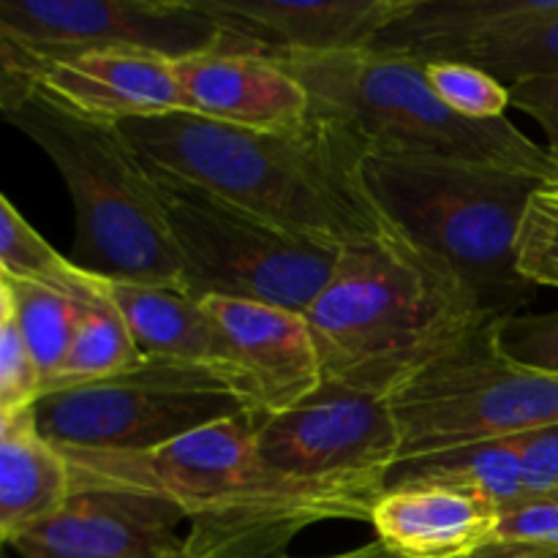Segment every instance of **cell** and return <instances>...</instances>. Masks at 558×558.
<instances>
[{
  "mask_svg": "<svg viewBox=\"0 0 558 558\" xmlns=\"http://www.w3.org/2000/svg\"><path fill=\"white\" fill-rule=\"evenodd\" d=\"M0 38L41 52L145 49L172 63L229 47L196 0H0Z\"/></svg>",
  "mask_w": 558,
  "mask_h": 558,
  "instance_id": "obj_11",
  "label": "cell"
},
{
  "mask_svg": "<svg viewBox=\"0 0 558 558\" xmlns=\"http://www.w3.org/2000/svg\"><path fill=\"white\" fill-rule=\"evenodd\" d=\"M44 379L22 338L14 305L0 289V414L20 412L41 398Z\"/></svg>",
  "mask_w": 558,
  "mask_h": 558,
  "instance_id": "obj_27",
  "label": "cell"
},
{
  "mask_svg": "<svg viewBox=\"0 0 558 558\" xmlns=\"http://www.w3.org/2000/svg\"><path fill=\"white\" fill-rule=\"evenodd\" d=\"M183 112L251 131L298 129L314 112L308 90L276 60L218 49L174 63Z\"/></svg>",
  "mask_w": 558,
  "mask_h": 558,
  "instance_id": "obj_16",
  "label": "cell"
},
{
  "mask_svg": "<svg viewBox=\"0 0 558 558\" xmlns=\"http://www.w3.org/2000/svg\"><path fill=\"white\" fill-rule=\"evenodd\" d=\"M163 558H189V556H185V550H180V554H172V556H163Z\"/></svg>",
  "mask_w": 558,
  "mask_h": 558,
  "instance_id": "obj_34",
  "label": "cell"
},
{
  "mask_svg": "<svg viewBox=\"0 0 558 558\" xmlns=\"http://www.w3.org/2000/svg\"><path fill=\"white\" fill-rule=\"evenodd\" d=\"M109 300L123 314L145 357L216 371L238 396L232 352L205 305L178 289L120 281H109Z\"/></svg>",
  "mask_w": 558,
  "mask_h": 558,
  "instance_id": "obj_18",
  "label": "cell"
},
{
  "mask_svg": "<svg viewBox=\"0 0 558 558\" xmlns=\"http://www.w3.org/2000/svg\"><path fill=\"white\" fill-rule=\"evenodd\" d=\"M365 183L398 234L450 267L490 314L532 294L515 265L518 232L543 180L494 163L368 150Z\"/></svg>",
  "mask_w": 558,
  "mask_h": 558,
  "instance_id": "obj_4",
  "label": "cell"
},
{
  "mask_svg": "<svg viewBox=\"0 0 558 558\" xmlns=\"http://www.w3.org/2000/svg\"><path fill=\"white\" fill-rule=\"evenodd\" d=\"M0 107L47 153L74 199L76 265L107 281L183 292L158 185L120 125L82 118L27 85H0Z\"/></svg>",
  "mask_w": 558,
  "mask_h": 558,
  "instance_id": "obj_3",
  "label": "cell"
},
{
  "mask_svg": "<svg viewBox=\"0 0 558 558\" xmlns=\"http://www.w3.org/2000/svg\"><path fill=\"white\" fill-rule=\"evenodd\" d=\"M510 98L512 107L543 125L548 136V153L558 167V74H539L512 82Z\"/></svg>",
  "mask_w": 558,
  "mask_h": 558,
  "instance_id": "obj_30",
  "label": "cell"
},
{
  "mask_svg": "<svg viewBox=\"0 0 558 558\" xmlns=\"http://www.w3.org/2000/svg\"><path fill=\"white\" fill-rule=\"evenodd\" d=\"M262 417L234 414L136 452H98L58 447L71 469L74 490H129L174 501L189 521L221 510L254 483L256 430Z\"/></svg>",
  "mask_w": 558,
  "mask_h": 558,
  "instance_id": "obj_10",
  "label": "cell"
},
{
  "mask_svg": "<svg viewBox=\"0 0 558 558\" xmlns=\"http://www.w3.org/2000/svg\"><path fill=\"white\" fill-rule=\"evenodd\" d=\"M174 501L129 490H74L63 507L14 539L22 558H163L185 550Z\"/></svg>",
  "mask_w": 558,
  "mask_h": 558,
  "instance_id": "obj_14",
  "label": "cell"
},
{
  "mask_svg": "<svg viewBox=\"0 0 558 558\" xmlns=\"http://www.w3.org/2000/svg\"><path fill=\"white\" fill-rule=\"evenodd\" d=\"M142 363H145V354L136 347L118 305L107 294V298L85 303L74 343L58 374L44 385L41 396L107 381L112 376L140 368Z\"/></svg>",
  "mask_w": 558,
  "mask_h": 558,
  "instance_id": "obj_21",
  "label": "cell"
},
{
  "mask_svg": "<svg viewBox=\"0 0 558 558\" xmlns=\"http://www.w3.org/2000/svg\"><path fill=\"white\" fill-rule=\"evenodd\" d=\"M523 488L526 501L558 494V425L523 434Z\"/></svg>",
  "mask_w": 558,
  "mask_h": 558,
  "instance_id": "obj_31",
  "label": "cell"
},
{
  "mask_svg": "<svg viewBox=\"0 0 558 558\" xmlns=\"http://www.w3.org/2000/svg\"><path fill=\"white\" fill-rule=\"evenodd\" d=\"M305 319L327 381L390 401L505 316L396 232L343 248Z\"/></svg>",
  "mask_w": 558,
  "mask_h": 558,
  "instance_id": "obj_2",
  "label": "cell"
},
{
  "mask_svg": "<svg viewBox=\"0 0 558 558\" xmlns=\"http://www.w3.org/2000/svg\"><path fill=\"white\" fill-rule=\"evenodd\" d=\"M0 270L3 278L52 289L80 303H93L109 294L107 278H98L76 262L60 256L22 213L0 196Z\"/></svg>",
  "mask_w": 558,
  "mask_h": 558,
  "instance_id": "obj_22",
  "label": "cell"
},
{
  "mask_svg": "<svg viewBox=\"0 0 558 558\" xmlns=\"http://www.w3.org/2000/svg\"><path fill=\"white\" fill-rule=\"evenodd\" d=\"M556 183H558V180H556Z\"/></svg>",
  "mask_w": 558,
  "mask_h": 558,
  "instance_id": "obj_36",
  "label": "cell"
},
{
  "mask_svg": "<svg viewBox=\"0 0 558 558\" xmlns=\"http://www.w3.org/2000/svg\"><path fill=\"white\" fill-rule=\"evenodd\" d=\"M283 558H289V556H283ZM319 558H403V556L392 554V550H387L385 545H381L379 539H376V543L363 545V548H357V550H343V554L319 556Z\"/></svg>",
  "mask_w": 558,
  "mask_h": 558,
  "instance_id": "obj_33",
  "label": "cell"
},
{
  "mask_svg": "<svg viewBox=\"0 0 558 558\" xmlns=\"http://www.w3.org/2000/svg\"><path fill=\"white\" fill-rule=\"evenodd\" d=\"M466 63L480 65L505 85L539 74H558V0L490 36Z\"/></svg>",
  "mask_w": 558,
  "mask_h": 558,
  "instance_id": "obj_24",
  "label": "cell"
},
{
  "mask_svg": "<svg viewBox=\"0 0 558 558\" xmlns=\"http://www.w3.org/2000/svg\"><path fill=\"white\" fill-rule=\"evenodd\" d=\"M401 485H452V488L477 490L505 512L507 507L526 501L523 434L398 463L387 488H401Z\"/></svg>",
  "mask_w": 558,
  "mask_h": 558,
  "instance_id": "obj_20",
  "label": "cell"
},
{
  "mask_svg": "<svg viewBox=\"0 0 558 558\" xmlns=\"http://www.w3.org/2000/svg\"><path fill=\"white\" fill-rule=\"evenodd\" d=\"M202 305L227 338L238 396L251 414L276 417L325 385L305 314L232 298H207Z\"/></svg>",
  "mask_w": 558,
  "mask_h": 558,
  "instance_id": "obj_13",
  "label": "cell"
},
{
  "mask_svg": "<svg viewBox=\"0 0 558 558\" xmlns=\"http://www.w3.org/2000/svg\"><path fill=\"white\" fill-rule=\"evenodd\" d=\"M496 543H526L558 548V494L507 507L499 518Z\"/></svg>",
  "mask_w": 558,
  "mask_h": 558,
  "instance_id": "obj_29",
  "label": "cell"
},
{
  "mask_svg": "<svg viewBox=\"0 0 558 558\" xmlns=\"http://www.w3.org/2000/svg\"><path fill=\"white\" fill-rule=\"evenodd\" d=\"M33 409L52 445L98 452L150 450L248 412L216 371L156 357L107 381L49 392Z\"/></svg>",
  "mask_w": 558,
  "mask_h": 558,
  "instance_id": "obj_8",
  "label": "cell"
},
{
  "mask_svg": "<svg viewBox=\"0 0 558 558\" xmlns=\"http://www.w3.org/2000/svg\"><path fill=\"white\" fill-rule=\"evenodd\" d=\"M501 510L452 485L387 488L371 512L376 539L403 558H472L494 543Z\"/></svg>",
  "mask_w": 558,
  "mask_h": 558,
  "instance_id": "obj_17",
  "label": "cell"
},
{
  "mask_svg": "<svg viewBox=\"0 0 558 558\" xmlns=\"http://www.w3.org/2000/svg\"><path fill=\"white\" fill-rule=\"evenodd\" d=\"M0 289L11 298L22 338H25L27 349H31L33 360L38 365V374L47 385L58 374L71 343H74L85 303L52 292V289L11 281V278L3 276H0Z\"/></svg>",
  "mask_w": 558,
  "mask_h": 558,
  "instance_id": "obj_23",
  "label": "cell"
},
{
  "mask_svg": "<svg viewBox=\"0 0 558 558\" xmlns=\"http://www.w3.org/2000/svg\"><path fill=\"white\" fill-rule=\"evenodd\" d=\"M308 90L314 112L347 123L374 153L436 156L494 163L556 183L558 167L548 147L529 140L512 120L458 118L430 90L425 63L381 54L354 52H270Z\"/></svg>",
  "mask_w": 558,
  "mask_h": 558,
  "instance_id": "obj_5",
  "label": "cell"
},
{
  "mask_svg": "<svg viewBox=\"0 0 558 558\" xmlns=\"http://www.w3.org/2000/svg\"><path fill=\"white\" fill-rule=\"evenodd\" d=\"M496 325L390 398L401 463L558 425V376L507 360Z\"/></svg>",
  "mask_w": 558,
  "mask_h": 558,
  "instance_id": "obj_7",
  "label": "cell"
},
{
  "mask_svg": "<svg viewBox=\"0 0 558 558\" xmlns=\"http://www.w3.org/2000/svg\"><path fill=\"white\" fill-rule=\"evenodd\" d=\"M545 185H548V189H554L556 194H558V183H545Z\"/></svg>",
  "mask_w": 558,
  "mask_h": 558,
  "instance_id": "obj_35",
  "label": "cell"
},
{
  "mask_svg": "<svg viewBox=\"0 0 558 558\" xmlns=\"http://www.w3.org/2000/svg\"><path fill=\"white\" fill-rule=\"evenodd\" d=\"M71 496L63 452L41 434L36 409L0 414V537L5 545L60 510Z\"/></svg>",
  "mask_w": 558,
  "mask_h": 558,
  "instance_id": "obj_19",
  "label": "cell"
},
{
  "mask_svg": "<svg viewBox=\"0 0 558 558\" xmlns=\"http://www.w3.org/2000/svg\"><path fill=\"white\" fill-rule=\"evenodd\" d=\"M150 169L183 267V292L251 300L308 314L341 251L292 238L202 185Z\"/></svg>",
  "mask_w": 558,
  "mask_h": 558,
  "instance_id": "obj_6",
  "label": "cell"
},
{
  "mask_svg": "<svg viewBox=\"0 0 558 558\" xmlns=\"http://www.w3.org/2000/svg\"><path fill=\"white\" fill-rule=\"evenodd\" d=\"M425 80L436 98L463 120L490 123V120L507 118V109L512 107L510 85L496 80L480 65L434 60V63H425Z\"/></svg>",
  "mask_w": 558,
  "mask_h": 558,
  "instance_id": "obj_25",
  "label": "cell"
},
{
  "mask_svg": "<svg viewBox=\"0 0 558 558\" xmlns=\"http://www.w3.org/2000/svg\"><path fill=\"white\" fill-rule=\"evenodd\" d=\"M515 265L532 287L558 289V194L548 185L532 196L523 213Z\"/></svg>",
  "mask_w": 558,
  "mask_h": 558,
  "instance_id": "obj_26",
  "label": "cell"
},
{
  "mask_svg": "<svg viewBox=\"0 0 558 558\" xmlns=\"http://www.w3.org/2000/svg\"><path fill=\"white\" fill-rule=\"evenodd\" d=\"M259 469L305 488L347 496L368 512L401 463V430L387 398L327 381L256 430Z\"/></svg>",
  "mask_w": 558,
  "mask_h": 558,
  "instance_id": "obj_9",
  "label": "cell"
},
{
  "mask_svg": "<svg viewBox=\"0 0 558 558\" xmlns=\"http://www.w3.org/2000/svg\"><path fill=\"white\" fill-rule=\"evenodd\" d=\"M142 161L202 185L259 221L330 251L396 234L365 183L368 145L311 112L298 129L251 131L189 112L120 125Z\"/></svg>",
  "mask_w": 558,
  "mask_h": 558,
  "instance_id": "obj_1",
  "label": "cell"
},
{
  "mask_svg": "<svg viewBox=\"0 0 558 558\" xmlns=\"http://www.w3.org/2000/svg\"><path fill=\"white\" fill-rule=\"evenodd\" d=\"M227 36V49L248 52H354L371 49L401 14L403 0H196Z\"/></svg>",
  "mask_w": 558,
  "mask_h": 558,
  "instance_id": "obj_15",
  "label": "cell"
},
{
  "mask_svg": "<svg viewBox=\"0 0 558 558\" xmlns=\"http://www.w3.org/2000/svg\"><path fill=\"white\" fill-rule=\"evenodd\" d=\"M472 558H558V548L548 545H526V543H490L477 550Z\"/></svg>",
  "mask_w": 558,
  "mask_h": 558,
  "instance_id": "obj_32",
  "label": "cell"
},
{
  "mask_svg": "<svg viewBox=\"0 0 558 558\" xmlns=\"http://www.w3.org/2000/svg\"><path fill=\"white\" fill-rule=\"evenodd\" d=\"M494 341L512 363L558 376V311L505 316L496 325Z\"/></svg>",
  "mask_w": 558,
  "mask_h": 558,
  "instance_id": "obj_28",
  "label": "cell"
},
{
  "mask_svg": "<svg viewBox=\"0 0 558 558\" xmlns=\"http://www.w3.org/2000/svg\"><path fill=\"white\" fill-rule=\"evenodd\" d=\"M0 85H27L98 123L183 112L172 60L129 47L41 52L0 38Z\"/></svg>",
  "mask_w": 558,
  "mask_h": 558,
  "instance_id": "obj_12",
  "label": "cell"
}]
</instances>
